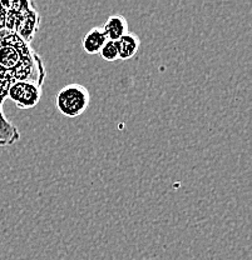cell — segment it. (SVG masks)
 I'll return each instance as SVG.
<instances>
[{"label":"cell","mask_w":252,"mask_h":260,"mask_svg":"<svg viewBox=\"0 0 252 260\" xmlns=\"http://www.w3.org/2000/svg\"><path fill=\"white\" fill-rule=\"evenodd\" d=\"M47 72L43 69H17L5 70L0 68V146H9L20 139V133L17 126L8 120L3 112V105L8 99L10 86L17 81H31L42 88Z\"/></svg>","instance_id":"1"},{"label":"cell","mask_w":252,"mask_h":260,"mask_svg":"<svg viewBox=\"0 0 252 260\" xmlns=\"http://www.w3.org/2000/svg\"><path fill=\"white\" fill-rule=\"evenodd\" d=\"M0 68L5 70L43 69L44 63L17 32L0 31Z\"/></svg>","instance_id":"2"},{"label":"cell","mask_w":252,"mask_h":260,"mask_svg":"<svg viewBox=\"0 0 252 260\" xmlns=\"http://www.w3.org/2000/svg\"><path fill=\"white\" fill-rule=\"evenodd\" d=\"M57 108L67 118H77L91 104V94L82 84H68L59 90L55 99Z\"/></svg>","instance_id":"3"},{"label":"cell","mask_w":252,"mask_h":260,"mask_svg":"<svg viewBox=\"0 0 252 260\" xmlns=\"http://www.w3.org/2000/svg\"><path fill=\"white\" fill-rule=\"evenodd\" d=\"M42 93V88L31 81H17L10 86L8 98L15 103L19 109L28 110L39 103Z\"/></svg>","instance_id":"4"},{"label":"cell","mask_w":252,"mask_h":260,"mask_svg":"<svg viewBox=\"0 0 252 260\" xmlns=\"http://www.w3.org/2000/svg\"><path fill=\"white\" fill-rule=\"evenodd\" d=\"M40 25V14L35 8L33 2H28L26 7L23 10V20H21L20 28L17 34L25 43L31 44L33 42L35 34L39 30Z\"/></svg>","instance_id":"5"},{"label":"cell","mask_w":252,"mask_h":260,"mask_svg":"<svg viewBox=\"0 0 252 260\" xmlns=\"http://www.w3.org/2000/svg\"><path fill=\"white\" fill-rule=\"evenodd\" d=\"M102 29L107 40L110 42H117L129 31L128 21L122 15H110Z\"/></svg>","instance_id":"6"},{"label":"cell","mask_w":252,"mask_h":260,"mask_svg":"<svg viewBox=\"0 0 252 260\" xmlns=\"http://www.w3.org/2000/svg\"><path fill=\"white\" fill-rule=\"evenodd\" d=\"M118 49V59L119 60H129L134 58L141 48V39L134 32L128 31L126 35L116 42Z\"/></svg>","instance_id":"7"},{"label":"cell","mask_w":252,"mask_h":260,"mask_svg":"<svg viewBox=\"0 0 252 260\" xmlns=\"http://www.w3.org/2000/svg\"><path fill=\"white\" fill-rule=\"evenodd\" d=\"M105 42H107V38L103 32V29L96 26V28H92L83 38L82 48L87 54L94 55V54H99Z\"/></svg>","instance_id":"8"},{"label":"cell","mask_w":252,"mask_h":260,"mask_svg":"<svg viewBox=\"0 0 252 260\" xmlns=\"http://www.w3.org/2000/svg\"><path fill=\"white\" fill-rule=\"evenodd\" d=\"M99 55H101L105 61L118 60V49L117 45H116V42L107 40L105 44L103 45V48L101 49V51H99Z\"/></svg>","instance_id":"9"},{"label":"cell","mask_w":252,"mask_h":260,"mask_svg":"<svg viewBox=\"0 0 252 260\" xmlns=\"http://www.w3.org/2000/svg\"><path fill=\"white\" fill-rule=\"evenodd\" d=\"M7 7L4 2H0V31L5 30V21H7Z\"/></svg>","instance_id":"10"}]
</instances>
